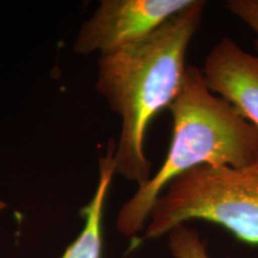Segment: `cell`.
<instances>
[{
	"mask_svg": "<svg viewBox=\"0 0 258 258\" xmlns=\"http://www.w3.org/2000/svg\"><path fill=\"white\" fill-rule=\"evenodd\" d=\"M205 9L206 2L194 0L147 37L99 56L96 88L121 117L115 172L138 186L152 176L145 153L148 125L179 95L188 67L186 51Z\"/></svg>",
	"mask_w": 258,
	"mask_h": 258,
	"instance_id": "6da1fadb",
	"label": "cell"
},
{
	"mask_svg": "<svg viewBox=\"0 0 258 258\" xmlns=\"http://www.w3.org/2000/svg\"><path fill=\"white\" fill-rule=\"evenodd\" d=\"M169 111L172 135L165 160L117 214L116 227L125 237L146 228L154 203L177 177L202 165L246 166L258 158V129L209 90L196 66L186 67L183 86Z\"/></svg>",
	"mask_w": 258,
	"mask_h": 258,
	"instance_id": "7a4b0ae2",
	"label": "cell"
},
{
	"mask_svg": "<svg viewBox=\"0 0 258 258\" xmlns=\"http://www.w3.org/2000/svg\"><path fill=\"white\" fill-rule=\"evenodd\" d=\"M191 220L221 226L258 245V158L246 166L202 165L177 177L154 203L145 238L157 239Z\"/></svg>",
	"mask_w": 258,
	"mask_h": 258,
	"instance_id": "3957f363",
	"label": "cell"
},
{
	"mask_svg": "<svg viewBox=\"0 0 258 258\" xmlns=\"http://www.w3.org/2000/svg\"><path fill=\"white\" fill-rule=\"evenodd\" d=\"M194 0H103L80 28L73 50L108 53L147 37Z\"/></svg>",
	"mask_w": 258,
	"mask_h": 258,
	"instance_id": "277c9868",
	"label": "cell"
},
{
	"mask_svg": "<svg viewBox=\"0 0 258 258\" xmlns=\"http://www.w3.org/2000/svg\"><path fill=\"white\" fill-rule=\"evenodd\" d=\"M206 84L258 129V56L233 38L222 37L209 50L201 69Z\"/></svg>",
	"mask_w": 258,
	"mask_h": 258,
	"instance_id": "5b68a950",
	"label": "cell"
},
{
	"mask_svg": "<svg viewBox=\"0 0 258 258\" xmlns=\"http://www.w3.org/2000/svg\"><path fill=\"white\" fill-rule=\"evenodd\" d=\"M114 154L115 143L110 140L105 154L99 159V179L96 191L91 201L82 209L85 220L83 230L60 258H101L103 212L112 177L116 173Z\"/></svg>",
	"mask_w": 258,
	"mask_h": 258,
	"instance_id": "8992f818",
	"label": "cell"
},
{
	"mask_svg": "<svg viewBox=\"0 0 258 258\" xmlns=\"http://www.w3.org/2000/svg\"><path fill=\"white\" fill-rule=\"evenodd\" d=\"M167 235L171 254L175 258H211L206 241L189 226H177Z\"/></svg>",
	"mask_w": 258,
	"mask_h": 258,
	"instance_id": "52a82bcc",
	"label": "cell"
},
{
	"mask_svg": "<svg viewBox=\"0 0 258 258\" xmlns=\"http://www.w3.org/2000/svg\"><path fill=\"white\" fill-rule=\"evenodd\" d=\"M226 8L254 32V47L258 56V0H230Z\"/></svg>",
	"mask_w": 258,
	"mask_h": 258,
	"instance_id": "ba28073f",
	"label": "cell"
},
{
	"mask_svg": "<svg viewBox=\"0 0 258 258\" xmlns=\"http://www.w3.org/2000/svg\"><path fill=\"white\" fill-rule=\"evenodd\" d=\"M6 207H8V205H6L4 201H2V200H0V212H2L3 209H5Z\"/></svg>",
	"mask_w": 258,
	"mask_h": 258,
	"instance_id": "9c48e42d",
	"label": "cell"
}]
</instances>
